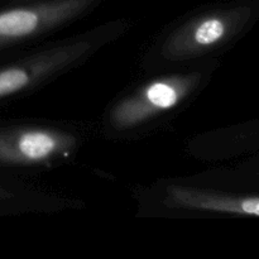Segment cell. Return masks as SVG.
<instances>
[{
  "instance_id": "6da1fadb",
  "label": "cell",
  "mask_w": 259,
  "mask_h": 259,
  "mask_svg": "<svg viewBox=\"0 0 259 259\" xmlns=\"http://www.w3.org/2000/svg\"><path fill=\"white\" fill-rule=\"evenodd\" d=\"M126 28L128 24L124 22L99 25L0 66V101L25 95L70 72L118 38Z\"/></svg>"
},
{
  "instance_id": "7a4b0ae2",
  "label": "cell",
  "mask_w": 259,
  "mask_h": 259,
  "mask_svg": "<svg viewBox=\"0 0 259 259\" xmlns=\"http://www.w3.org/2000/svg\"><path fill=\"white\" fill-rule=\"evenodd\" d=\"M205 71L156 76L119 96L104 114V128L114 136L148 128L196 95L205 85Z\"/></svg>"
},
{
  "instance_id": "3957f363",
  "label": "cell",
  "mask_w": 259,
  "mask_h": 259,
  "mask_svg": "<svg viewBox=\"0 0 259 259\" xmlns=\"http://www.w3.org/2000/svg\"><path fill=\"white\" fill-rule=\"evenodd\" d=\"M250 12L244 7L214 8L181 20L163 33L151 53L159 65L191 62L222 50L247 25Z\"/></svg>"
},
{
  "instance_id": "277c9868",
  "label": "cell",
  "mask_w": 259,
  "mask_h": 259,
  "mask_svg": "<svg viewBox=\"0 0 259 259\" xmlns=\"http://www.w3.org/2000/svg\"><path fill=\"white\" fill-rule=\"evenodd\" d=\"M80 142L75 132L48 124L0 126V167H50L70 158Z\"/></svg>"
},
{
  "instance_id": "5b68a950",
  "label": "cell",
  "mask_w": 259,
  "mask_h": 259,
  "mask_svg": "<svg viewBox=\"0 0 259 259\" xmlns=\"http://www.w3.org/2000/svg\"><path fill=\"white\" fill-rule=\"evenodd\" d=\"M100 0H34L0 9V51L35 40L71 24Z\"/></svg>"
},
{
  "instance_id": "8992f818",
  "label": "cell",
  "mask_w": 259,
  "mask_h": 259,
  "mask_svg": "<svg viewBox=\"0 0 259 259\" xmlns=\"http://www.w3.org/2000/svg\"><path fill=\"white\" fill-rule=\"evenodd\" d=\"M163 204L187 211L259 217V196L224 194L185 185H168L164 190Z\"/></svg>"
},
{
  "instance_id": "52a82bcc",
  "label": "cell",
  "mask_w": 259,
  "mask_h": 259,
  "mask_svg": "<svg viewBox=\"0 0 259 259\" xmlns=\"http://www.w3.org/2000/svg\"><path fill=\"white\" fill-rule=\"evenodd\" d=\"M13 196H14V195H13L12 191H9L7 187L0 185V201H5V200L12 199Z\"/></svg>"
},
{
  "instance_id": "ba28073f",
  "label": "cell",
  "mask_w": 259,
  "mask_h": 259,
  "mask_svg": "<svg viewBox=\"0 0 259 259\" xmlns=\"http://www.w3.org/2000/svg\"><path fill=\"white\" fill-rule=\"evenodd\" d=\"M17 2H20V3H27V2H34V0H17Z\"/></svg>"
}]
</instances>
